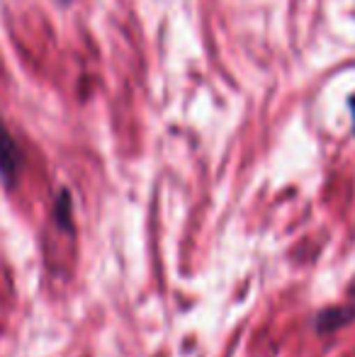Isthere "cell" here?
Returning <instances> with one entry per match:
<instances>
[{"label": "cell", "instance_id": "cell-5", "mask_svg": "<svg viewBox=\"0 0 355 357\" xmlns=\"http://www.w3.org/2000/svg\"><path fill=\"white\" fill-rule=\"evenodd\" d=\"M61 3H71V0H61Z\"/></svg>", "mask_w": 355, "mask_h": 357}, {"label": "cell", "instance_id": "cell-4", "mask_svg": "<svg viewBox=\"0 0 355 357\" xmlns=\"http://www.w3.org/2000/svg\"><path fill=\"white\" fill-rule=\"evenodd\" d=\"M348 105H351V109H353V132H355V98L348 100Z\"/></svg>", "mask_w": 355, "mask_h": 357}, {"label": "cell", "instance_id": "cell-2", "mask_svg": "<svg viewBox=\"0 0 355 357\" xmlns=\"http://www.w3.org/2000/svg\"><path fill=\"white\" fill-rule=\"evenodd\" d=\"M355 311L351 306H336V309H326L317 316V331L319 333H328V331H336L341 326L351 324Z\"/></svg>", "mask_w": 355, "mask_h": 357}, {"label": "cell", "instance_id": "cell-1", "mask_svg": "<svg viewBox=\"0 0 355 357\" xmlns=\"http://www.w3.org/2000/svg\"><path fill=\"white\" fill-rule=\"evenodd\" d=\"M20 165H22V155H20L17 144H15L13 134L8 132V127L0 122V178L8 185H13L20 173Z\"/></svg>", "mask_w": 355, "mask_h": 357}, {"label": "cell", "instance_id": "cell-3", "mask_svg": "<svg viewBox=\"0 0 355 357\" xmlns=\"http://www.w3.org/2000/svg\"><path fill=\"white\" fill-rule=\"evenodd\" d=\"M56 219L59 224H63L66 229H71V199H68V192H61L56 199Z\"/></svg>", "mask_w": 355, "mask_h": 357}]
</instances>
